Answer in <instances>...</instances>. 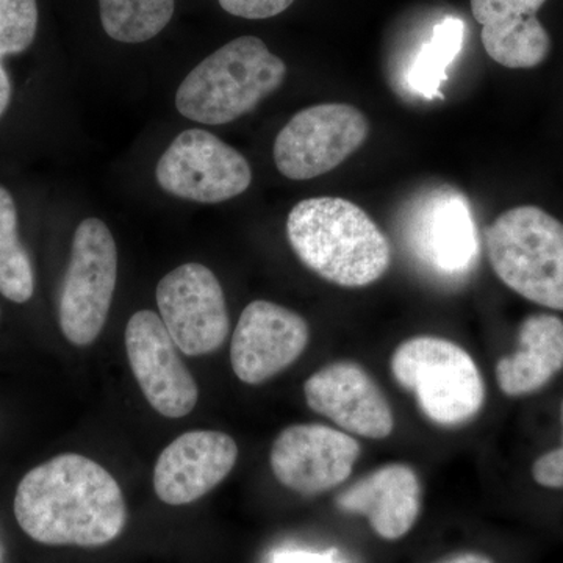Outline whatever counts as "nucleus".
Here are the masks:
<instances>
[{"label":"nucleus","mask_w":563,"mask_h":563,"mask_svg":"<svg viewBox=\"0 0 563 563\" xmlns=\"http://www.w3.org/2000/svg\"><path fill=\"white\" fill-rule=\"evenodd\" d=\"M365 114L350 103H320L298 111L274 141L282 176L309 180L342 165L368 139Z\"/></svg>","instance_id":"nucleus-8"},{"label":"nucleus","mask_w":563,"mask_h":563,"mask_svg":"<svg viewBox=\"0 0 563 563\" xmlns=\"http://www.w3.org/2000/svg\"><path fill=\"white\" fill-rule=\"evenodd\" d=\"M563 428V402H562ZM532 477L537 484L548 488H563V435L562 444L550 453L540 455L532 466Z\"/></svg>","instance_id":"nucleus-24"},{"label":"nucleus","mask_w":563,"mask_h":563,"mask_svg":"<svg viewBox=\"0 0 563 563\" xmlns=\"http://www.w3.org/2000/svg\"><path fill=\"white\" fill-rule=\"evenodd\" d=\"M117 279L118 250L110 229L98 218L81 221L58 298V321L69 343L88 346L101 335Z\"/></svg>","instance_id":"nucleus-6"},{"label":"nucleus","mask_w":563,"mask_h":563,"mask_svg":"<svg viewBox=\"0 0 563 563\" xmlns=\"http://www.w3.org/2000/svg\"><path fill=\"white\" fill-rule=\"evenodd\" d=\"M336 506L344 512L368 518L373 531L380 539H402L420 515V479L409 465L390 463L366 474L340 493Z\"/></svg>","instance_id":"nucleus-16"},{"label":"nucleus","mask_w":563,"mask_h":563,"mask_svg":"<svg viewBox=\"0 0 563 563\" xmlns=\"http://www.w3.org/2000/svg\"><path fill=\"white\" fill-rule=\"evenodd\" d=\"M547 0H472L488 57L504 68L531 69L551 52V36L537 13Z\"/></svg>","instance_id":"nucleus-17"},{"label":"nucleus","mask_w":563,"mask_h":563,"mask_svg":"<svg viewBox=\"0 0 563 563\" xmlns=\"http://www.w3.org/2000/svg\"><path fill=\"white\" fill-rule=\"evenodd\" d=\"M407 247L426 272L443 280H462L479 261V236L468 199L450 187L418 196L402 224Z\"/></svg>","instance_id":"nucleus-7"},{"label":"nucleus","mask_w":563,"mask_h":563,"mask_svg":"<svg viewBox=\"0 0 563 563\" xmlns=\"http://www.w3.org/2000/svg\"><path fill=\"white\" fill-rule=\"evenodd\" d=\"M239 446L218 431H191L169 443L154 468V488L169 506L201 499L220 485L235 466Z\"/></svg>","instance_id":"nucleus-15"},{"label":"nucleus","mask_w":563,"mask_h":563,"mask_svg":"<svg viewBox=\"0 0 563 563\" xmlns=\"http://www.w3.org/2000/svg\"><path fill=\"white\" fill-rule=\"evenodd\" d=\"M268 563H346L335 551H310L284 548L274 551Z\"/></svg>","instance_id":"nucleus-25"},{"label":"nucleus","mask_w":563,"mask_h":563,"mask_svg":"<svg viewBox=\"0 0 563 563\" xmlns=\"http://www.w3.org/2000/svg\"><path fill=\"white\" fill-rule=\"evenodd\" d=\"M11 101V84L9 74L2 65V57H0V118L9 109Z\"/></svg>","instance_id":"nucleus-26"},{"label":"nucleus","mask_w":563,"mask_h":563,"mask_svg":"<svg viewBox=\"0 0 563 563\" xmlns=\"http://www.w3.org/2000/svg\"><path fill=\"white\" fill-rule=\"evenodd\" d=\"M390 368L396 383L415 393L422 413L435 424H466L483 409V374L472 355L450 340H406L393 352Z\"/></svg>","instance_id":"nucleus-5"},{"label":"nucleus","mask_w":563,"mask_h":563,"mask_svg":"<svg viewBox=\"0 0 563 563\" xmlns=\"http://www.w3.org/2000/svg\"><path fill=\"white\" fill-rule=\"evenodd\" d=\"M35 273L29 252L18 233V209L13 196L0 185V292L9 301H31Z\"/></svg>","instance_id":"nucleus-21"},{"label":"nucleus","mask_w":563,"mask_h":563,"mask_svg":"<svg viewBox=\"0 0 563 563\" xmlns=\"http://www.w3.org/2000/svg\"><path fill=\"white\" fill-rule=\"evenodd\" d=\"M287 77V65L257 36H240L199 63L181 81V117L207 125L229 124L251 113Z\"/></svg>","instance_id":"nucleus-3"},{"label":"nucleus","mask_w":563,"mask_h":563,"mask_svg":"<svg viewBox=\"0 0 563 563\" xmlns=\"http://www.w3.org/2000/svg\"><path fill=\"white\" fill-rule=\"evenodd\" d=\"M361 451L351 433L324 424H295L276 437L269 462L284 487L314 496L342 485Z\"/></svg>","instance_id":"nucleus-11"},{"label":"nucleus","mask_w":563,"mask_h":563,"mask_svg":"<svg viewBox=\"0 0 563 563\" xmlns=\"http://www.w3.org/2000/svg\"><path fill=\"white\" fill-rule=\"evenodd\" d=\"M22 531L49 547L96 548L113 542L128 521L120 484L98 462L60 454L31 470L14 496Z\"/></svg>","instance_id":"nucleus-1"},{"label":"nucleus","mask_w":563,"mask_h":563,"mask_svg":"<svg viewBox=\"0 0 563 563\" xmlns=\"http://www.w3.org/2000/svg\"><path fill=\"white\" fill-rule=\"evenodd\" d=\"M163 191L185 201L220 203L251 187L250 162L213 133L188 129L169 144L155 168Z\"/></svg>","instance_id":"nucleus-9"},{"label":"nucleus","mask_w":563,"mask_h":563,"mask_svg":"<svg viewBox=\"0 0 563 563\" xmlns=\"http://www.w3.org/2000/svg\"><path fill=\"white\" fill-rule=\"evenodd\" d=\"M442 563H493L490 559L485 558L483 554H476V553H466V554H459L455 555V558L448 559V561H444Z\"/></svg>","instance_id":"nucleus-27"},{"label":"nucleus","mask_w":563,"mask_h":563,"mask_svg":"<svg viewBox=\"0 0 563 563\" xmlns=\"http://www.w3.org/2000/svg\"><path fill=\"white\" fill-rule=\"evenodd\" d=\"M38 29L36 0H0V57L22 54Z\"/></svg>","instance_id":"nucleus-22"},{"label":"nucleus","mask_w":563,"mask_h":563,"mask_svg":"<svg viewBox=\"0 0 563 563\" xmlns=\"http://www.w3.org/2000/svg\"><path fill=\"white\" fill-rule=\"evenodd\" d=\"M303 395L310 409L352 435L384 440L395 429L390 404L357 363L322 366L303 384Z\"/></svg>","instance_id":"nucleus-14"},{"label":"nucleus","mask_w":563,"mask_h":563,"mask_svg":"<svg viewBox=\"0 0 563 563\" xmlns=\"http://www.w3.org/2000/svg\"><path fill=\"white\" fill-rule=\"evenodd\" d=\"M287 235L310 272L340 287H366L390 268L387 236L365 210L346 199L310 198L296 203L288 214Z\"/></svg>","instance_id":"nucleus-2"},{"label":"nucleus","mask_w":563,"mask_h":563,"mask_svg":"<svg viewBox=\"0 0 563 563\" xmlns=\"http://www.w3.org/2000/svg\"><path fill=\"white\" fill-rule=\"evenodd\" d=\"M309 340V324L301 314L279 303L251 302L233 332V373L244 384L266 383L298 361Z\"/></svg>","instance_id":"nucleus-13"},{"label":"nucleus","mask_w":563,"mask_h":563,"mask_svg":"<svg viewBox=\"0 0 563 563\" xmlns=\"http://www.w3.org/2000/svg\"><path fill=\"white\" fill-rule=\"evenodd\" d=\"M465 40V22L448 16L432 29L431 36L421 44L407 70V84L421 98H443L442 87L448 69L461 54Z\"/></svg>","instance_id":"nucleus-19"},{"label":"nucleus","mask_w":563,"mask_h":563,"mask_svg":"<svg viewBox=\"0 0 563 563\" xmlns=\"http://www.w3.org/2000/svg\"><path fill=\"white\" fill-rule=\"evenodd\" d=\"M295 0H220L221 9L243 20H269L290 9Z\"/></svg>","instance_id":"nucleus-23"},{"label":"nucleus","mask_w":563,"mask_h":563,"mask_svg":"<svg viewBox=\"0 0 563 563\" xmlns=\"http://www.w3.org/2000/svg\"><path fill=\"white\" fill-rule=\"evenodd\" d=\"M493 272L528 301L563 310V224L536 206L515 207L487 232Z\"/></svg>","instance_id":"nucleus-4"},{"label":"nucleus","mask_w":563,"mask_h":563,"mask_svg":"<svg viewBox=\"0 0 563 563\" xmlns=\"http://www.w3.org/2000/svg\"><path fill=\"white\" fill-rule=\"evenodd\" d=\"M563 368V321L555 314L526 318L518 332V351L496 365V380L507 396L539 391Z\"/></svg>","instance_id":"nucleus-18"},{"label":"nucleus","mask_w":563,"mask_h":563,"mask_svg":"<svg viewBox=\"0 0 563 563\" xmlns=\"http://www.w3.org/2000/svg\"><path fill=\"white\" fill-rule=\"evenodd\" d=\"M129 363L147 402L166 418L191 413L199 388L177 354V344L151 310L133 313L125 328Z\"/></svg>","instance_id":"nucleus-12"},{"label":"nucleus","mask_w":563,"mask_h":563,"mask_svg":"<svg viewBox=\"0 0 563 563\" xmlns=\"http://www.w3.org/2000/svg\"><path fill=\"white\" fill-rule=\"evenodd\" d=\"M163 324L187 355L220 350L231 331L220 280L201 263H185L166 274L157 287Z\"/></svg>","instance_id":"nucleus-10"},{"label":"nucleus","mask_w":563,"mask_h":563,"mask_svg":"<svg viewBox=\"0 0 563 563\" xmlns=\"http://www.w3.org/2000/svg\"><path fill=\"white\" fill-rule=\"evenodd\" d=\"M176 0H99L103 31L120 43L155 38L173 20Z\"/></svg>","instance_id":"nucleus-20"}]
</instances>
